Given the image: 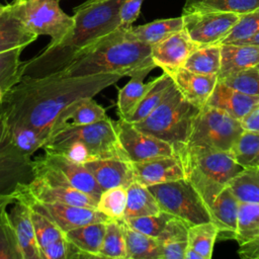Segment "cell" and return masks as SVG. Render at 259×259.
Masks as SVG:
<instances>
[{"label": "cell", "mask_w": 259, "mask_h": 259, "mask_svg": "<svg viewBox=\"0 0 259 259\" xmlns=\"http://www.w3.org/2000/svg\"><path fill=\"white\" fill-rule=\"evenodd\" d=\"M235 44H245V45H254V46H259V32L254 34L253 36L245 39V40H242V41H239V42H235Z\"/></svg>", "instance_id": "cell-53"}, {"label": "cell", "mask_w": 259, "mask_h": 259, "mask_svg": "<svg viewBox=\"0 0 259 259\" xmlns=\"http://www.w3.org/2000/svg\"><path fill=\"white\" fill-rule=\"evenodd\" d=\"M173 85V80L165 72H163L161 76L150 81V87L148 88L147 92L132 114L124 120L131 123H136L143 120L166 98Z\"/></svg>", "instance_id": "cell-28"}, {"label": "cell", "mask_w": 259, "mask_h": 259, "mask_svg": "<svg viewBox=\"0 0 259 259\" xmlns=\"http://www.w3.org/2000/svg\"><path fill=\"white\" fill-rule=\"evenodd\" d=\"M9 215L16 232L23 259H41L30 215V206L22 200L15 199Z\"/></svg>", "instance_id": "cell-22"}, {"label": "cell", "mask_w": 259, "mask_h": 259, "mask_svg": "<svg viewBox=\"0 0 259 259\" xmlns=\"http://www.w3.org/2000/svg\"><path fill=\"white\" fill-rule=\"evenodd\" d=\"M67 141L82 142L89 150L92 160L120 159L130 161L119 143L116 121L109 116L94 123L56 132L49 137L45 146Z\"/></svg>", "instance_id": "cell-8"}, {"label": "cell", "mask_w": 259, "mask_h": 259, "mask_svg": "<svg viewBox=\"0 0 259 259\" xmlns=\"http://www.w3.org/2000/svg\"><path fill=\"white\" fill-rule=\"evenodd\" d=\"M126 199V187H112L102 191L96 208L109 220H123Z\"/></svg>", "instance_id": "cell-43"}, {"label": "cell", "mask_w": 259, "mask_h": 259, "mask_svg": "<svg viewBox=\"0 0 259 259\" xmlns=\"http://www.w3.org/2000/svg\"><path fill=\"white\" fill-rule=\"evenodd\" d=\"M106 117L105 108L97 103L93 97L80 98L58 115L51 127V135L62 130L94 123Z\"/></svg>", "instance_id": "cell-18"}, {"label": "cell", "mask_w": 259, "mask_h": 259, "mask_svg": "<svg viewBox=\"0 0 259 259\" xmlns=\"http://www.w3.org/2000/svg\"><path fill=\"white\" fill-rule=\"evenodd\" d=\"M171 218H173L172 214L161 210L157 214L130 218L124 219L123 221L133 229L151 237L158 238Z\"/></svg>", "instance_id": "cell-46"}, {"label": "cell", "mask_w": 259, "mask_h": 259, "mask_svg": "<svg viewBox=\"0 0 259 259\" xmlns=\"http://www.w3.org/2000/svg\"><path fill=\"white\" fill-rule=\"evenodd\" d=\"M126 259H162V247L157 238L130 227L123 220Z\"/></svg>", "instance_id": "cell-30"}, {"label": "cell", "mask_w": 259, "mask_h": 259, "mask_svg": "<svg viewBox=\"0 0 259 259\" xmlns=\"http://www.w3.org/2000/svg\"><path fill=\"white\" fill-rule=\"evenodd\" d=\"M188 229L189 226L176 217L168 221L157 238L162 247V259H184L188 245Z\"/></svg>", "instance_id": "cell-27"}, {"label": "cell", "mask_w": 259, "mask_h": 259, "mask_svg": "<svg viewBox=\"0 0 259 259\" xmlns=\"http://www.w3.org/2000/svg\"><path fill=\"white\" fill-rule=\"evenodd\" d=\"M33 178L34 165L31 156L25 155L15 146L0 114V196L15 198Z\"/></svg>", "instance_id": "cell-11"}, {"label": "cell", "mask_w": 259, "mask_h": 259, "mask_svg": "<svg viewBox=\"0 0 259 259\" xmlns=\"http://www.w3.org/2000/svg\"><path fill=\"white\" fill-rule=\"evenodd\" d=\"M199 110L200 108L188 102L173 85L159 106L134 125L146 134L169 143L176 154L187 143Z\"/></svg>", "instance_id": "cell-5"}, {"label": "cell", "mask_w": 259, "mask_h": 259, "mask_svg": "<svg viewBox=\"0 0 259 259\" xmlns=\"http://www.w3.org/2000/svg\"><path fill=\"white\" fill-rule=\"evenodd\" d=\"M91 1H102V0H91Z\"/></svg>", "instance_id": "cell-59"}, {"label": "cell", "mask_w": 259, "mask_h": 259, "mask_svg": "<svg viewBox=\"0 0 259 259\" xmlns=\"http://www.w3.org/2000/svg\"><path fill=\"white\" fill-rule=\"evenodd\" d=\"M198 46L183 28L160 42L152 46V59L163 72H170L183 67L190 54Z\"/></svg>", "instance_id": "cell-15"}, {"label": "cell", "mask_w": 259, "mask_h": 259, "mask_svg": "<svg viewBox=\"0 0 259 259\" xmlns=\"http://www.w3.org/2000/svg\"><path fill=\"white\" fill-rule=\"evenodd\" d=\"M100 258L126 259V244L122 220H108L105 223Z\"/></svg>", "instance_id": "cell-36"}, {"label": "cell", "mask_w": 259, "mask_h": 259, "mask_svg": "<svg viewBox=\"0 0 259 259\" xmlns=\"http://www.w3.org/2000/svg\"><path fill=\"white\" fill-rule=\"evenodd\" d=\"M11 4L24 25L37 36H50V44L62 40L75 23L74 16L68 15L60 7V0L12 1Z\"/></svg>", "instance_id": "cell-10"}, {"label": "cell", "mask_w": 259, "mask_h": 259, "mask_svg": "<svg viewBox=\"0 0 259 259\" xmlns=\"http://www.w3.org/2000/svg\"><path fill=\"white\" fill-rule=\"evenodd\" d=\"M156 68L152 47L131 38L118 27L80 53L61 73L67 76L119 74L145 79Z\"/></svg>", "instance_id": "cell-3"}, {"label": "cell", "mask_w": 259, "mask_h": 259, "mask_svg": "<svg viewBox=\"0 0 259 259\" xmlns=\"http://www.w3.org/2000/svg\"><path fill=\"white\" fill-rule=\"evenodd\" d=\"M7 206L0 208V259H23Z\"/></svg>", "instance_id": "cell-42"}, {"label": "cell", "mask_w": 259, "mask_h": 259, "mask_svg": "<svg viewBox=\"0 0 259 259\" xmlns=\"http://www.w3.org/2000/svg\"><path fill=\"white\" fill-rule=\"evenodd\" d=\"M15 198L13 196H0V208L3 206H8L10 203H13Z\"/></svg>", "instance_id": "cell-54"}, {"label": "cell", "mask_w": 259, "mask_h": 259, "mask_svg": "<svg viewBox=\"0 0 259 259\" xmlns=\"http://www.w3.org/2000/svg\"><path fill=\"white\" fill-rule=\"evenodd\" d=\"M44 158L48 163L56 167L74 188L98 201L103 190L84 164L72 161L64 155L49 152H46Z\"/></svg>", "instance_id": "cell-19"}, {"label": "cell", "mask_w": 259, "mask_h": 259, "mask_svg": "<svg viewBox=\"0 0 259 259\" xmlns=\"http://www.w3.org/2000/svg\"><path fill=\"white\" fill-rule=\"evenodd\" d=\"M221 45L195 49L187 58L183 68L202 75H217L221 69Z\"/></svg>", "instance_id": "cell-33"}, {"label": "cell", "mask_w": 259, "mask_h": 259, "mask_svg": "<svg viewBox=\"0 0 259 259\" xmlns=\"http://www.w3.org/2000/svg\"><path fill=\"white\" fill-rule=\"evenodd\" d=\"M259 235V203L243 202L239 203L237 232L235 239L243 245Z\"/></svg>", "instance_id": "cell-39"}, {"label": "cell", "mask_w": 259, "mask_h": 259, "mask_svg": "<svg viewBox=\"0 0 259 259\" xmlns=\"http://www.w3.org/2000/svg\"><path fill=\"white\" fill-rule=\"evenodd\" d=\"M135 181L152 186L184 178L180 160L174 156H163L142 162H132Z\"/></svg>", "instance_id": "cell-16"}, {"label": "cell", "mask_w": 259, "mask_h": 259, "mask_svg": "<svg viewBox=\"0 0 259 259\" xmlns=\"http://www.w3.org/2000/svg\"><path fill=\"white\" fill-rule=\"evenodd\" d=\"M105 223H92L69 230L65 233V238L81 252L85 253L88 258H100Z\"/></svg>", "instance_id": "cell-29"}, {"label": "cell", "mask_w": 259, "mask_h": 259, "mask_svg": "<svg viewBox=\"0 0 259 259\" xmlns=\"http://www.w3.org/2000/svg\"><path fill=\"white\" fill-rule=\"evenodd\" d=\"M14 1H15V2H18V3H19V2H24V1H26V0H14Z\"/></svg>", "instance_id": "cell-57"}, {"label": "cell", "mask_w": 259, "mask_h": 259, "mask_svg": "<svg viewBox=\"0 0 259 259\" xmlns=\"http://www.w3.org/2000/svg\"><path fill=\"white\" fill-rule=\"evenodd\" d=\"M230 154L243 168L259 165V133L244 130L230 150Z\"/></svg>", "instance_id": "cell-38"}, {"label": "cell", "mask_w": 259, "mask_h": 259, "mask_svg": "<svg viewBox=\"0 0 259 259\" xmlns=\"http://www.w3.org/2000/svg\"><path fill=\"white\" fill-rule=\"evenodd\" d=\"M228 186L239 201L259 203V165L243 168Z\"/></svg>", "instance_id": "cell-35"}, {"label": "cell", "mask_w": 259, "mask_h": 259, "mask_svg": "<svg viewBox=\"0 0 259 259\" xmlns=\"http://www.w3.org/2000/svg\"><path fill=\"white\" fill-rule=\"evenodd\" d=\"M143 81V78L133 76L130 81L118 90L116 107L119 118L125 119L128 117L147 92L150 87V82L144 83Z\"/></svg>", "instance_id": "cell-37"}, {"label": "cell", "mask_w": 259, "mask_h": 259, "mask_svg": "<svg viewBox=\"0 0 259 259\" xmlns=\"http://www.w3.org/2000/svg\"><path fill=\"white\" fill-rule=\"evenodd\" d=\"M218 236L219 230L211 221L191 226L188 229L187 247L196 251L203 259H210Z\"/></svg>", "instance_id": "cell-40"}, {"label": "cell", "mask_w": 259, "mask_h": 259, "mask_svg": "<svg viewBox=\"0 0 259 259\" xmlns=\"http://www.w3.org/2000/svg\"><path fill=\"white\" fill-rule=\"evenodd\" d=\"M8 7H9V4L4 5V4H1V3H0V14H1V13H3V12H4Z\"/></svg>", "instance_id": "cell-55"}, {"label": "cell", "mask_w": 259, "mask_h": 259, "mask_svg": "<svg viewBox=\"0 0 259 259\" xmlns=\"http://www.w3.org/2000/svg\"><path fill=\"white\" fill-rule=\"evenodd\" d=\"M144 0H123L119 7V27L131 28L138 19Z\"/></svg>", "instance_id": "cell-48"}, {"label": "cell", "mask_w": 259, "mask_h": 259, "mask_svg": "<svg viewBox=\"0 0 259 259\" xmlns=\"http://www.w3.org/2000/svg\"><path fill=\"white\" fill-rule=\"evenodd\" d=\"M30 215L39 249L65 237L63 231L49 218L30 207Z\"/></svg>", "instance_id": "cell-45"}, {"label": "cell", "mask_w": 259, "mask_h": 259, "mask_svg": "<svg viewBox=\"0 0 259 259\" xmlns=\"http://www.w3.org/2000/svg\"><path fill=\"white\" fill-rule=\"evenodd\" d=\"M32 209L40 212L55 223L65 234L69 230L92 223L107 222L109 219L97 208L60 202L24 201Z\"/></svg>", "instance_id": "cell-14"}, {"label": "cell", "mask_w": 259, "mask_h": 259, "mask_svg": "<svg viewBox=\"0 0 259 259\" xmlns=\"http://www.w3.org/2000/svg\"><path fill=\"white\" fill-rule=\"evenodd\" d=\"M123 0H87L74 8L75 23L60 41L49 44L31 59L22 62L23 76L45 77L64 71L84 50L119 27Z\"/></svg>", "instance_id": "cell-2"}, {"label": "cell", "mask_w": 259, "mask_h": 259, "mask_svg": "<svg viewBox=\"0 0 259 259\" xmlns=\"http://www.w3.org/2000/svg\"><path fill=\"white\" fill-rule=\"evenodd\" d=\"M175 156L182 164L184 178L196 189L208 209L215 196L243 169L230 152L189 147Z\"/></svg>", "instance_id": "cell-4"}, {"label": "cell", "mask_w": 259, "mask_h": 259, "mask_svg": "<svg viewBox=\"0 0 259 259\" xmlns=\"http://www.w3.org/2000/svg\"><path fill=\"white\" fill-rule=\"evenodd\" d=\"M183 28V17L179 16L158 19L143 25L132 26L125 29V31L131 38L152 47Z\"/></svg>", "instance_id": "cell-26"}, {"label": "cell", "mask_w": 259, "mask_h": 259, "mask_svg": "<svg viewBox=\"0 0 259 259\" xmlns=\"http://www.w3.org/2000/svg\"><path fill=\"white\" fill-rule=\"evenodd\" d=\"M24 48H15L0 53V88L4 94L13 88L23 77L20 55Z\"/></svg>", "instance_id": "cell-41"}, {"label": "cell", "mask_w": 259, "mask_h": 259, "mask_svg": "<svg viewBox=\"0 0 259 259\" xmlns=\"http://www.w3.org/2000/svg\"><path fill=\"white\" fill-rule=\"evenodd\" d=\"M165 73L171 77L181 95L198 108L206 104L218 83L217 75H202L183 67Z\"/></svg>", "instance_id": "cell-17"}, {"label": "cell", "mask_w": 259, "mask_h": 259, "mask_svg": "<svg viewBox=\"0 0 259 259\" xmlns=\"http://www.w3.org/2000/svg\"><path fill=\"white\" fill-rule=\"evenodd\" d=\"M240 122L245 131L259 133V104H257L242 119H240Z\"/></svg>", "instance_id": "cell-51"}, {"label": "cell", "mask_w": 259, "mask_h": 259, "mask_svg": "<svg viewBox=\"0 0 259 259\" xmlns=\"http://www.w3.org/2000/svg\"><path fill=\"white\" fill-rule=\"evenodd\" d=\"M221 69L218 79L256 67L259 64V46L245 44L221 45Z\"/></svg>", "instance_id": "cell-25"}, {"label": "cell", "mask_w": 259, "mask_h": 259, "mask_svg": "<svg viewBox=\"0 0 259 259\" xmlns=\"http://www.w3.org/2000/svg\"><path fill=\"white\" fill-rule=\"evenodd\" d=\"M256 68H257V69H258V70H259V64H258V65H257V66H256Z\"/></svg>", "instance_id": "cell-58"}, {"label": "cell", "mask_w": 259, "mask_h": 259, "mask_svg": "<svg viewBox=\"0 0 259 259\" xmlns=\"http://www.w3.org/2000/svg\"><path fill=\"white\" fill-rule=\"evenodd\" d=\"M95 180L106 190L112 187H127L135 181L133 164L120 159H97L84 163Z\"/></svg>", "instance_id": "cell-20"}, {"label": "cell", "mask_w": 259, "mask_h": 259, "mask_svg": "<svg viewBox=\"0 0 259 259\" xmlns=\"http://www.w3.org/2000/svg\"><path fill=\"white\" fill-rule=\"evenodd\" d=\"M34 178L15 197L22 201L60 202L96 208L97 200L74 188L65 176L42 157L33 160Z\"/></svg>", "instance_id": "cell-6"}, {"label": "cell", "mask_w": 259, "mask_h": 259, "mask_svg": "<svg viewBox=\"0 0 259 259\" xmlns=\"http://www.w3.org/2000/svg\"><path fill=\"white\" fill-rule=\"evenodd\" d=\"M257 104L259 97L247 95L219 81L206 102V105L221 109L239 120Z\"/></svg>", "instance_id": "cell-23"}, {"label": "cell", "mask_w": 259, "mask_h": 259, "mask_svg": "<svg viewBox=\"0 0 259 259\" xmlns=\"http://www.w3.org/2000/svg\"><path fill=\"white\" fill-rule=\"evenodd\" d=\"M69 242L64 237L40 249L41 259H68Z\"/></svg>", "instance_id": "cell-49"}, {"label": "cell", "mask_w": 259, "mask_h": 259, "mask_svg": "<svg viewBox=\"0 0 259 259\" xmlns=\"http://www.w3.org/2000/svg\"><path fill=\"white\" fill-rule=\"evenodd\" d=\"M240 201L229 186L224 188L212 201L208 211L210 221L219 230L218 238L234 240L237 232L238 210Z\"/></svg>", "instance_id": "cell-21"}, {"label": "cell", "mask_w": 259, "mask_h": 259, "mask_svg": "<svg viewBox=\"0 0 259 259\" xmlns=\"http://www.w3.org/2000/svg\"><path fill=\"white\" fill-rule=\"evenodd\" d=\"M218 81L247 95L259 97V70L256 67L230 74Z\"/></svg>", "instance_id": "cell-44"}, {"label": "cell", "mask_w": 259, "mask_h": 259, "mask_svg": "<svg viewBox=\"0 0 259 259\" xmlns=\"http://www.w3.org/2000/svg\"><path fill=\"white\" fill-rule=\"evenodd\" d=\"M127 199L124 211V219L137 218L143 215L157 214L161 211V208L149 189L137 181H134L126 187Z\"/></svg>", "instance_id": "cell-31"}, {"label": "cell", "mask_w": 259, "mask_h": 259, "mask_svg": "<svg viewBox=\"0 0 259 259\" xmlns=\"http://www.w3.org/2000/svg\"><path fill=\"white\" fill-rule=\"evenodd\" d=\"M184 259H203L202 256L200 254H198L196 251H194L193 249L187 247L185 250V254H184Z\"/></svg>", "instance_id": "cell-52"}, {"label": "cell", "mask_w": 259, "mask_h": 259, "mask_svg": "<svg viewBox=\"0 0 259 259\" xmlns=\"http://www.w3.org/2000/svg\"><path fill=\"white\" fill-rule=\"evenodd\" d=\"M121 78L119 74L67 76L61 72L39 78L23 76L4 94L0 114L8 123L30 125L51 135L54 121L67 106L94 97Z\"/></svg>", "instance_id": "cell-1"}, {"label": "cell", "mask_w": 259, "mask_h": 259, "mask_svg": "<svg viewBox=\"0 0 259 259\" xmlns=\"http://www.w3.org/2000/svg\"><path fill=\"white\" fill-rule=\"evenodd\" d=\"M184 29L198 46H215L230 34L241 15L221 11H191L182 13Z\"/></svg>", "instance_id": "cell-12"}, {"label": "cell", "mask_w": 259, "mask_h": 259, "mask_svg": "<svg viewBox=\"0 0 259 259\" xmlns=\"http://www.w3.org/2000/svg\"><path fill=\"white\" fill-rule=\"evenodd\" d=\"M38 36L31 32L15 13L13 5L0 14V53L15 49L25 48Z\"/></svg>", "instance_id": "cell-24"}, {"label": "cell", "mask_w": 259, "mask_h": 259, "mask_svg": "<svg viewBox=\"0 0 259 259\" xmlns=\"http://www.w3.org/2000/svg\"><path fill=\"white\" fill-rule=\"evenodd\" d=\"M119 143L131 162H142L163 156H174L173 147L152 135L146 134L122 118L116 120Z\"/></svg>", "instance_id": "cell-13"}, {"label": "cell", "mask_w": 259, "mask_h": 259, "mask_svg": "<svg viewBox=\"0 0 259 259\" xmlns=\"http://www.w3.org/2000/svg\"><path fill=\"white\" fill-rule=\"evenodd\" d=\"M259 7V0H185L182 13L191 11H221L240 15Z\"/></svg>", "instance_id": "cell-32"}, {"label": "cell", "mask_w": 259, "mask_h": 259, "mask_svg": "<svg viewBox=\"0 0 259 259\" xmlns=\"http://www.w3.org/2000/svg\"><path fill=\"white\" fill-rule=\"evenodd\" d=\"M243 132L239 119L205 104L195 117L188 141L183 148L198 147L230 152Z\"/></svg>", "instance_id": "cell-7"}, {"label": "cell", "mask_w": 259, "mask_h": 259, "mask_svg": "<svg viewBox=\"0 0 259 259\" xmlns=\"http://www.w3.org/2000/svg\"><path fill=\"white\" fill-rule=\"evenodd\" d=\"M3 98H4V92H3V90L0 88V103L2 102Z\"/></svg>", "instance_id": "cell-56"}, {"label": "cell", "mask_w": 259, "mask_h": 259, "mask_svg": "<svg viewBox=\"0 0 259 259\" xmlns=\"http://www.w3.org/2000/svg\"><path fill=\"white\" fill-rule=\"evenodd\" d=\"M259 32V7L255 10L241 15L238 23L230 34L222 41L224 44H235L245 40Z\"/></svg>", "instance_id": "cell-47"}, {"label": "cell", "mask_w": 259, "mask_h": 259, "mask_svg": "<svg viewBox=\"0 0 259 259\" xmlns=\"http://www.w3.org/2000/svg\"><path fill=\"white\" fill-rule=\"evenodd\" d=\"M238 255L242 259H259V235L251 241L240 245Z\"/></svg>", "instance_id": "cell-50"}, {"label": "cell", "mask_w": 259, "mask_h": 259, "mask_svg": "<svg viewBox=\"0 0 259 259\" xmlns=\"http://www.w3.org/2000/svg\"><path fill=\"white\" fill-rule=\"evenodd\" d=\"M148 187L161 210L182 220L189 227L210 221L207 206L186 178Z\"/></svg>", "instance_id": "cell-9"}, {"label": "cell", "mask_w": 259, "mask_h": 259, "mask_svg": "<svg viewBox=\"0 0 259 259\" xmlns=\"http://www.w3.org/2000/svg\"><path fill=\"white\" fill-rule=\"evenodd\" d=\"M5 122L13 143L27 156H31L37 150L42 149L50 137L48 133L30 125L8 123L6 120Z\"/></svg>", "instance_id": "cell-34"}]
</instances>
